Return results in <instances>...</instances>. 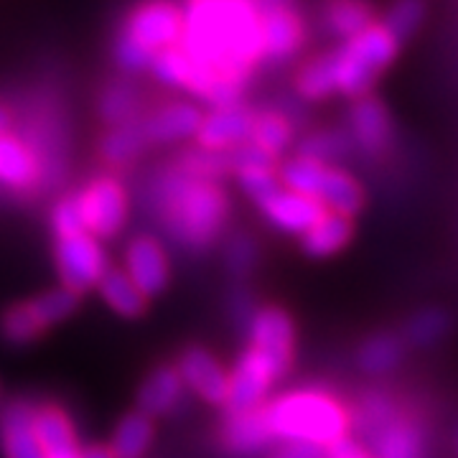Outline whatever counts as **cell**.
Here are the masks:
<instances>
[{
    "label": "cell",
    "mask_w": 458,
    "mask_h": 458,
    "mask_svg": "<svg viewBox=\"0 0 458 458\" xmlns=\"http://www.w3.org/2000/svg\"><path fill=\"white\" fill-rule=\"evenodd\" d=\"M146 207L165 237L191 255L219 245L232 216V199L219 181L199 179L176 164L150 176Z\"/></svg>",
    "instance_id": "cell-2"
},
{
    "label": "cell",
    "mask_w": 458,
    "mask_h": 458,
    "mask_svg": "<svg viewBox=\"0 0 458 458\" xmlns=\"http://www.w3.org/2000/svg\"><path fill=\"white\" fill-rule=\"evenodd\" d=\"M258 16L273 13V11H285V8H298V0H247Z\"/></svg>",
    "instance_id": "cell-44"
},
{
    "label": "cell",
    "mask_w": 458,
    "mask_h": 458,
    "mask_svg": "<svg viewBox=\"0 0 458 458\" xmlns=\"http://www.w3.org/2000/svg\"><path fill=\"white\" fill-rule=\"evenodd\" d=\"M33 430L41 443L44 458H80L82 443L77 436L74 418L59 403H36L33 405Z\"/></svg>",
    "instance_id": "cell-18"
},
{
    "label": "cell",
    "mask_w": 458,
    "mask_h": 458,
    "mask_svg": "<svg viewBox=\"0 0 458 458\" xmlns=\"http://www.w3.org/2000/svg\"><path fill=\"white\" fill-rule=\"evenodd\" d=\"M201 120H204V113L194 102H168L138 123L146 135L148 146H168V143L197 138Z\"/></svg>",
    "instance_id": "cell-20"
},
{
    "label": "cell",
    "mask_w": 458,
    "mask_h": 458,
    "mask_svg": "<svg viewBox=\"0 0 458 458\" xmlns=\"http://www.w3.org/2000/svg\"><path fill=\"white\" fill-rule=\"evenodd\" d=\"M327 458H372L367 445L357 441L354 436H346L342 441H336L334 445L327 448Z\"/></svg>",
    "instance_id": "cell-43"
},
{
    "label": "cell",
    "mask_w": 458,
    "mask_h": 458,
    "mask_svg": "<svg viewBox=\"0 0 458 458\" xmlns=\"http://www.w3.org/2000/svg\"><path fill=\"white\" fill-rule=\"evenodd\" d=\"M247 346L273 357L285 367H293L298 331L291 313L280 306H258L245 327Z\"/></svg>",
    "instance_id": "cell-11"
},
{
    "label": "cell",
    "mask_w": 458,
    "mask_h": 458,
    "mask_svg": "<svg viewBox=\"0 0 458 458\" xmlns=\"http://www.w3.org/2000/svg\"><path fill=\"white\" fill-rule=\"evenodd\" d=\"M49 328L51 324L38 309L36 298L8 306L0 316V339L11 346H29L36 339H41Z\"/></svg>",
    "instance_id": "cell-26"
},
{
    "label": "cell",
    "mask_w": 458,
    "mask_h": 458,
    "mask_svg": "<svg viewBox=\"0 0 458 458\" xmlns=\"http://www.w3.org/2000/svg\"><path fill=\"white\" fill-rule=\"evenodd\" d=\"M51 255H54V267H56L62 288L77 295L95 291L99 278L110 267L102 242L95 240L87 229L56 234Z\"/></svg>",
    "instance_id": "cell-7"
},
{
    "label": "cell",
    "mask_w": 458,
    "mask_h": 458,
    "mask_svg": "<svg viewBox=\"0 0 458 458\" xmlns=\"http://www.w3.org/2000/svg\"><path fill=\"white\" fill-rule=\"evenodd\" d=\"M400 403L385 390H367L357 397L354 405H349V420H352V436L364 441L377 428L385 426L393 415L400 412Z\"/></svg>",
    "instance_id": "cell-29"
},
{
    "label": "cell",
    "mask_w": 458,
    "mask_h": 458,
    "mask_svg": "<svg viewBox=\"0 0 458 458\" xmlns=\"http://www.w3.org/2000/svg\"><path fill=\"white\" fill-rule=\"evenodd\" d=\"M265 423L276 443H311L328 448L352 436L349 405L327 387H291L265 405Z\"/></svg>",
    "instance_id": "cell-4"
},
{
    "label": "cell",
    "mask_w": 458,
    "mask_h": 458,
    "mask_svg": "<svg viewBox=\"0 0 458 458\" xmlns=\"http://www.w3.org/2000/svg\"><path fill=\"white\" fill-rule=\"evenodd\" d=\"M354 222L342 214L324 212L306 234H301V250L313 260H327L339 255L352 242Z\"/></svg>",
    "instance_id": "cell-25"
},
{
    "label": "cell",
    "mask_w": 458,
    "mask_h": 458,
    "mask_svg": "<svg viewBox=\"0 0 458 458\" xmlns=\"http://www.w3.org/2000/svg\"><path fill=\"white\" fill-rule=\"evenodd\" d=\"M262 458H327V448L311 443H276Z\"/></svg>",
    "instance_id": "cell-41"
},
{
    "label": "cell",
    "mask_w": 458,
    "mask_h": 458,
    "mask_svg": "<svg viewBox=\"0 0 458 458\" xmlns=\"http://www.w3.org/2000/svg\"><path fill=\"white\" fill-rule=\"evenodd\" d=\"M138 110H140V89L132 82L114 80L99 95L98 113L102 117V123H107L110 128L135 123Z\"/></svg>",
    "instance_id": "cell-32"
},
{
    "label": "cell",
    "mask_w": 458,
    "mask_h": 458,
    "mask_svg": "<svg viewBox=\"0 0 458 458\" xmlns=\"http://www.w3.org/2000/svg\"><path fill=\"white\" fill-rule=\"evenodd\" d=\"M123 273L146 298H156L171 280L168 250L156 234H135L123 252Z\"/></svg>",
    "instance_id": "cell-12"
},
{
    "label": "cell",
    "mask_w": 458,
    "mask_h": 458,
    "mask_svg": "<svg viewBox=\"0 0 458 458\" xmlns=\"http://www.w3.org/2000/svg\"><path fill=\"white\" fill-rule=\"evenodd\" d=\"M346 135L352 140L354 153L364 158H382L393 146L394 128L390 110L375 95L352 99L346 110Z\"/></svg>",
    "instance_id": "cell-9"
},
{
    "label": "cell",
    "mask_w": 458,
    "mask_h": 458,
    "mask_svg": "<svg viewBox=\"0 0 458 458\" xmlns=\"http://www.w3.org/2000/svg\"><path fill=\"white\" fill-rule=\"evenodd\" d=\"M95 291L107 303V309L117 316H123V318H138L146 313L148 298L135 288V283L123 273V267L110 265L107 273L99 278Z\"/></svg>",
    "instance_id": "cell-30"
},
{
    "label": "cell",
    "mask_w": 458,
    "mask_h": 458,
    "mask_svg": "<svg viewBox=\"0 0 458 458\" xmlns=\"http://www.w3.org/2000/svg\"><path fill=\"white\" fill-rule=\"evenodd\" d=\"M448 328H451L448 313L441 311V309H420L410 316L400 336H403V342L415 346V349H428V346H436L438 342H443Z\"/></svg>",
    "instance_id": "cell-35"
},
{
    "label": "cell",
    "mask_w": 458,
    "mask_h": 458,
    "mask_svg": "<svg viewBox=\"0 0 458 458\" xmlns=\"http://www.w3.org/2000/svg\"><path fill=\"white\" fill-rule=\"evenodd\" d=\"M11 125H13V114L8 113V107L0 105V135L11 132Z\"/></svg>",
    "instance_id": "cell-46"
},
{
    "label": "cell",
    "mask_w": 458,
    "mask_h": 458,
    "mask_svg": "<svg viewBox=\"0 0 458 458\" xmlns=\"http://www.w3.org/2000/svg\"><path fill=\"white\" fill-rule=\"evenodd\" d=\"M0 186L13 194H29L41 189V165L29 143L5 132L0 135Z\"/></svg>",
    "instance_id": "cell-22"
},
{
    "label": "cell",
    "mask_w": 458,
    "mask_h": 458,
    "mask_svg": "<svg viewBox=\"0 0 458 458\" xmlns=\"http://www.w3.org/2000/svg\"><path fill=\"white\" fill-rule=\"evenodd\" d=\"M293 123L288 120V114L278 110H265V113H255L250 143L260 148L262 153H267L273 161H278L280 156L293 146Z\"/></svg>",
    "instance_id": "cell-31"
},
{
    "label": "cell",
    "mask_w": 458,
    "mask_h": 458,
    "mask_svg": "<svg viewBox=\"0 0 458 458\" xmlns=\"http://www.w3.org/2000/svg\"><path fill=\"white\" fill-rule=\"evenodd\" d=\"M229 303V316L240 324V327H245L247 321H250V316L255 313V301H252V295L247 293L245 288H234L227 298Z\"/></svg>",
    "instance_id": "cell-42"
},
{
    "label": "cell",
    "mask_w": 458,
    "mask_h": 458,
    "mask_svg": "<svg viewBox=\"0 0 458 458\" xmlns=\"http://www.w3.org/2000/svg\"><path fill=\"white\" fill-rule=\"evenodd\" d=\"M146 135L140 131V123H128V125H114L102 135L99 140V156L110 165L132 164L143 150H146Z\"/></svg>",
    "instance_id": "cell-34"
},
{
    "label": "cell",
    "mask_w": 458,
    "mask_h": 458,
    "mask_svg": "<svg viewBox=\"0 0 458 458\" xmlns=\"http://www.w3.org/2000/svg\"><path fill=\"white\" fill-rule=\"evenodd\" d=\"M454 448H456V456H458V430H456V438H454Z\"/></svg>",
    "instance_id": "cell-47"
},
{
    "label": "cell",
    "mask_w": 458,
    "mask_h": 458,
    "mask_svg": "<svg viewBox=\"0 0 458 458\" xmlns=\"http://www.w3.org/2000/svg\"><path fill=\"white\" fill-rule=\"evenodd\" d=\"M219 443L225 454L232 458L265 456L276 445L270 428L265 423L262 408L247 410V412H225V420L219 426Z\"/></svg>",
    "instance_id": "cell-17"
},
{
    "label": "cell",
    "mask_w": 458,
    "mask_h": 458,
    "mask_svg": "<svg viewBox=\"0 0 458 458\" xmlns=\"http://www.w3.org/2000/svg\"><path fill=\"white\" fill-rule=\"evenodd\" d=\"M222 255H225V265H227L229 276L242 280L258 267V262H260V245H258V240L252 234L234 232V234H229L227 240H225Z\"/></svg>",
    "instance_id": "cell-37"
},
{
    "label": "cell",
    "mask_w": 458,
    "mask_h": 458,
    "mask_svg": "<svg viewBox=\"0 0 458 458\" xmlns=\"http://www.w3.org/2000/svg\"><path fill=\"white\" fill-rule=\"evenodd\" d=\"M114 64L120 66L125 74H143L150 69V62H153V54L146 51L138 41H132L131 36L125 31L117 33L113 47Z\"/></svg>",
    "instance_id": "cell-40"
},
{
    "label": "cell",
    "mask_w": 458,
    "mask_h": 458,
    "mask_svg": "<svg viewBox=\"0 0 458 458\" xmlns=\"http://www.w3.org/2000/svg\"><path fill=\"white\" fill-rule=\"evenodd\" d=\"M80 458H113V454H110V448L107 445H87V448H82V456Z\"/></svg>",
    "instance_id": "cell-45"
},
{
    "label": "cell",
    "mask_w": 458,
    "mask_h": 458,
    "mask_svg": "<svg viewBox=\"0 0 458 458\" xmlns=\"http://www.w3.org/2000/svg\"><path fill=\"white\" fill-rule=\"evenodd\" d=\"M148 72H150L161 84L186 89L189 77H191V59L186 56V51L181 49V47H171V49L158 51V54L153 56Z\"/></svg>",
    "instance_id": "cell-38"
},
{
    "label": "cell",
    "mask_w": 458,
    "mask_h": 458,
    "mask_svg": "<svg viewBox=\"0 0 458 458\" xmlns=\"http://www.w3.org/2000/svg\"><path fill=\"white\" fill-rule=\"evenodd\" d=\"M291 367L247 346L237 354L227 369V403L225 412H247L262 408L280 379H285Z\"/></svg>",
    "instance_id": "cell-6"
},
{
    "label": "cell",
    "mask_w": 458,
    "mask_h": 458,
    "mask_svg": "<svg viewBox=\"0 0 458 458\" xmlns=\"http://www.w3.org/2000/svg\"><path fill=\"white\" fill-rule=\"evenodd\" d=\"M174 367L179 372L186 393H191L212 408H225V403H227V367L207 346L183 349Z\"/></svg>",
    "instance_id": "cell-13"
},
{
    "label": "cell",
    "mask_w": 458,
    "mask_h": 458,
    "mask_svg": "<svg viewBox=\"0 0 458 458\" xmlns=\"http://www.w3.org/2000/svg\"><path fill=\"white\" fill-rule=\"evenodd\" d=\"M255 207L262 219L267 222V227L276 229L280 234H293V237L306 234L324 214L321 204H316L313 199L301 197L285 186H278L273 194L260 199Z\"/></svg>",
    "instance_id": "cell-15"
},
{
    "label": "cell",
    "mask_w": 458,
    "mask_h": 458,
    "mask_svg": "<svg viewBox=\"0 0 458 458\" xmlns=\"http://www.w3.org/2000/svg\"><path fill=\"white\" fill-rule=\"evenodd\" d=\"M278 179L280 186L321 204L324 212L354 219L364 209L367 194L360 179L342 165H324L303 156H293L278 165Z\"/></svg>",
    "instance_id": "cell-5"
},
{
    "label": "cell",
    "mask_w": 458,
    "mask_h": 458,
    "mask_svg": "<svg viewBox=\"0 0 458 458\" xmlns=\"http://www.w3.org/2000/svg\"><path fill=\"white\" fill-rule=\"evenodd\" d=\"M428 16L426 0H394L393 5L379 18V23L393 33L397 44H408L415 33L423 29Z\"/></svg>",
    "instance_id": "cell-36"
},
{
    "label": "cell",
    "mask_w": 458,
    "mask_h": 458,
    "mask_svg": "<svg viewBox=\"0 0 458 458\" xmlns=\"http://www.w3.org/2000/svg\"><path fill=\"white\" fill-rule=\"evenodd\" d=\"M33 400L16 397L0 408V451L3 458H44L33 430Z\"/></svg>",
    "instance_id": "cell-21"
},
{
    "label": "cell",
    "mask_w": 458,
    "mask_h": 458,
    "mask_svg": "<svg viewBox=\"0 0 458 458\" xmlns=\"http://www.w3.org/2000/svg\"><path fill=\"white\" fill-rule=\"evenodd\" d=\"M242 194L252 199V204H258L260 199H265L267 194H273L280 186L278 179V165H250V168H240L232 174Z\"/></svg>",
    "instance_id": "cell-39"
},
{
    "label": "cell",
    "mask_w": 458,
    "mask_h": 458,
    "mask_svg": "<svg viewBox=\"0 0 458 458\" xmlns=\"http://www.w3.org/2000/svg\"><path fill=\"white\" fill-rule=\"evenodd\" d=\"M189 3H194V0H189Z\"/></svg>",
    "instance_id": "cell-48"
},
{
    "label": "cell",
    "mask_w": 458,
    "mask_h": 458,
    "mask_svg": "<svg viewBox=\"0 0 458 458\" xmlns=\"http://www.w3.org/2000/svg\"><path fill=\"white\" fill-rule=\"evenodd\" d=\"M77 209L82 216L84 229L99 240H114L128 222V191L123 181L114 179L110 174L95 176L84 183L80 191H74Z\"/></svg>",
    "instance_id": "cell-8"
},
{
    "label": "cell",
    "mask_w": 458,
    "mask_h": 458,
    "mask_svg": "<svg viewBox=\"0 0 458 458\" xmlns=\"http://www.w3.org/2000/svg\"><path fill=\"white\" fill-rule=\"evenodd\" d=\"M260 38H262V62L270 64H285L306 44V26L298 8L273 11L260 16Z\"/></svg>",
    "instance_id": "cell-19"
},
{
    "label": "cell",
    "mask_w": 458,
    "mask_h": 458,
    "mask_svg": "<svg viewBox=\"0 0 458 458\" xmlns=\"http://www.w3.org/2000/svg\"><path fill=\"white\" fill-rule=\"evenodd\" d=\"M405 354H408V344L403 342L400 334L375 331L357 346L354 360L364 375L387 377L393 375L394 369H400V364L405 361Z\"/></svg>",
    "instance_id": "cell-24"
},
{
    "label": "cell",
    "mask_w": 458,
    "mask_h": 458,
    "mask_svg": "<svg viewBox=\"0 0 458 458\" xmlns=\"http://www.w3.org/2000/svg\"><path fill=\"white\" fill-rule=\"evenodd\" d=\"M252 120H255V113L242 102L212 107V113L204 114V120L199 125L197 138H194L197 148L209 150V153H229L250 140Z\"/></svg>",
    "instance_id": "cell-16"
},
{
    "label": "cell",
    "mask_w": 458,
    "mask_h": 458,
    "mask_svg": "<svg viewBox=\"0 0 458 458\" xmlns=\"http://www.w3.org/2000/svg\"><path fill=\"white\" fill-rule=\"evenodd\" d=\"M183 394H186V387L181 382L176 367L161 364L143 379V385L138 390V410L150 420L165 418V415L176 412V408L183 403Z\"/></svg>",
    "instance_id": "cell-23"
},
{
    "label": "cell",
    "mask_w": 458,
    "mask_h": 458,
    "mask_svg": "<svg viewBox=\"0 0 458 458\" xmlns=\"http://www.w3.org/2000/svg\"><path fill=\"white\" fill-rule=\"evenodd\" d=\"M153 438H156V423L140 410H132L114 423L107 448L113 458H146Z\"/></svg>",
    "instance_id": "cell-27"
},
{
    "label": "cell",
    "mask_w": 458,
    "mask_h": 458,
    "mask_svg": "<svg viewBox=\"0 0 458 458\" xmlns=\"http://www.w3.org/2000/svg\"><path fill=\"white\" fill-rule=\"evenodd\" d=\"M123 31L153 56L158 51L179 47L183 36V11L168 0H148L132 11Z\"/></svg>",
    "instance_id": "cell-10"
},
{
    "label": "cell",
    "mask_w": 458,
    "mask_h": 458,
    "mask_svg": "<svg viewBox=\"0 0 458 458\" xmlns=\"http://www.w3.org/2000/svg\"><path fill=\"white\" fill-rule=\"evenodd\" d=\"M352 153H354V148H352V140L344 128H324V131H313L311 135H306L295 156L311 158L316 164L339 165Z\"/></svg>",
    "instance_id": "cell-33"
},
{
    "label": "cell",
    "mask_w": 458,
    "mask_h": 458,
    "mask_svg": "<svg viewBox=\"0 0 458 458\" xmlns=\"http://www.w3.org/2000/svg\"><path fill=\"white\" fill-rule=\"evenodd\" d=\"M372 458H428V430L412 412L400 410L364 438Z\"/></svg>",
    "instance_id": "cell-14"
},
{
    "label": "cell",
    "mask_w": 458,
    "mask_h": 458,
    "mask_svg": "<svg viewBox=\"0 0 458 458\" xmlns=\"http://www.w3.org/2000/svg\"><path fill=\"white\" fill-rule=\"evenodd\" d=\"M400 49L397 38L377 18L360 36L301 66L295 92L306 102H324L334 95L346 99L372 95L377 80L394 64Z\"/></svg>",
    "instance_id": "cell-3"
},
{
    "label": "cell",
    "mask_w": 458,
    "mask_h": 458,
    "mask_svg": "<svg viewBox=\"0 0 458 458\" xmlns=\"http://www.w3.org/2000/svg\"><path fill=\"white\" fill-rule=\"evenodd\" d=\"M375 21V8L367 0H327L324 3V26L328 36L339 38V44L360 36Z\"/></svg>",
    "instance_id": "cell-28"
},
{
    "label": "cell",
    "mask_w": 458,
    "mask_h": 458,
    "mask_svg": "<svg viewBox=\"0 0 458 458\" xmlns=\"http://www.w3.org/2000/svg\"><path fill=\"white\" fill-rule=\"evenodd\" d=\"M181 49L216 80L245 84L262 62L260 16L247 0H194L183 11Z\"/></svg>",
    "instance_id": "cell-1"
}]
</instances>
